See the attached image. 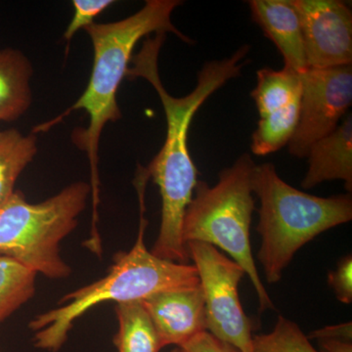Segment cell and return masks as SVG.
Listing matches in <instances>:
<instances>
[{
    "mask_svg": "<svg viewBox=\"0 0 352 352\" xmlns=\"http://www.w3.org/2000/svg\"><path fill=\"white\" fill-rule=\"evenodd\" d=\"M164 39V32H157L154 38L146 39L138 54L132 58L133 66L127 69L126 78L148 80L156 89L166 118L164 146L145 168L159 187L162 198L161 226L151 252L166 261L188 263V251L182 240V222L193 198L199 173L188 149L190 124L210 95L241 75L248 64L245 58L250 46L243 45L231 57L206 63L199 72L193 91L178 98L166 91L160 78L157 62Z\"/></svg>",
    "mask_w": 352,
    "mask_h": 352,
    "instance_id": "6da1fadb",
    "label": "cell"
},
{
    "mask_svg": "<svg viewBox=\"0 0 352 352\" xmlns=\"http://www.w3.org/2000/svg\"><path fill=\"white\" fill-rule=\"evenodd\" d=\"M147 180L144 175H138L136 178L141 217L135 244L131 251L116 254L105 277L67 294L60 300L59 307L38 315L30 322L29 328L36 333L34 346L36 349L59 351L66 344L75 322L102 303L142 302L162 292L200 285L194 264L157 258L146 247L148 222L144 217V195Z\"/></svg>",
    "mask_w": 352,
    "mask_h": 352,
    "instance_id": "7a4b0ae2",
    "label": "cell"
},
{
    "mask_svg": "<svg viewBox=\"0 0 352 352\" xmlns=\"http://www.w3.org/2000/svg\"><path fill=\"white\" fill-rule=\"evenodd\" d=\"M182 3L179 0H147L142 9L126 19L109 24L94 23L85 29L94 45V68L87 89L66 113L85 110L89 117V126L80 131L75 140L89 159L94 224L98 220L99 140L106 124L117 122L122 117L117 92L126 76L132 51L141 38L153 32H173L184 43H193L171 22V14Z\"/></svg>",
    "mask_w": 352,
    "mask_h": 352,
    "instance_id": "3957f363",
    "label": "cell"
},
{
    "mask_svg": "<svg viewBox=\"0 0 352 352\" xmlns=\"http://www.w3.org/2000/svg\"><path fill=\"white\" fill-rule=\"evenodd\" d=\"M252 183L261 203L256 231L261 242L256 258L270 284L282 279L303 245L352 219L351 194L310 195L285 182L272 164L254 166Z\"/></svg>",
    "mask_w": 352,
    "mask_h": 352,
    "instance_id": "277c9868",
    "label": "cell"
},
{
    "mask_svg": "<svg viewBox=\"0 0 352 352\" xmlns=\"http://www.w3.org/2000/svg\"><path fill=\"white\" fill-rule=\"evenodd\" d=\"M256 166L245 153L230 168L220 171L214 186L198 180L183 217L182 240L185 245L196 241L214 245L242 266L258 296L259 310L264 312L275 307L259 276L250 238Z\"/></svg>",
    "mask_w": 352,
    "mask_h": 352,
    "instance_id": "5b68a950",
    "label": "cell"
},
{
    "mask_svg": "<svg viewBox=\"0 0 352 352\" xmlns=\"http://www.w3.org/2000/svg\"><path fill=\"white\" fill-rule=\"evenodd\" d=\"M89 183L76 182L38 204L15 191L0 208V256L19 261L36 274L66 279L72 268L60 252L62 241L75 230L85 210Z\"/></svg>",
    "mask_w": 352,
    "mask_h": 352,
    "instance_id": "8992f818",
    "label": "cell"
},
{
    "mask_svg": "<svg viewBox=\"0 0 352 352\" xmlns=\"http://www.w3.org/2000/svg\"><path fill=\"white\" fill-rule=\"evenodd\" d=\"M186 247L205 295L207 332L241 352H254V322L245 314L239 296L245 275L242 266L207 243L194 241Z\"/></svg>",
    "mask_w": 352,
    "mask_h": 352,
    "instance_id": "52a82bcc",
    "label": "cell"
},
{
    "mask_svg": "<svg viewBox=\"0 0 352 352\" xmlns=\"http://www.w3.org/2000/svg\"><path fill=\"white\" fill-rule=\"evenodd\" d=\"M300 76V119L288 146L292 156L305 157L315 142L340 126L351 108L352 67L307 69Z\"/></svg>",
    "mask_w": 352,
    "mask_h": 352,
    "instance_id": "ba28073f",
    "label": "cell"
},
{
    "mask_svg": "<svg viewBox=\"0 0 352 352\" xmlns=\"http://www.w3.org/2000/svg\"><path fill=\"white\" fill-rule=\"evenodd\" d=\"M300 27L308 69L352 66V12L340 0H291Z\"/></svg>",
    "mask_w": 352,
    "mask_h": 352,
    "instance_id": "9c48e42d",
    "label": "cell"
},
{
    "mask_svg": "<svg viewBox=\"0 0 352 352\" xmlns=\"http://www.w3.org/2000/svg\"><path fill=\"white\" fill-rule=\"evenodd\" d=\"M252 91L259 113L254 141L270 151L288 145L300 119L302 80L300 74L287 68L258 69Z\"/></svg>",
    "mask_w": 352,
    "mask_h": 352,
    "instance_id": "30bf717a",
    "label": "cell"
},
{
    "mask_svg": "<svg viewBox=\"0 0 352 352\" xmlns=\"http://www.w3.org/2000/svg\"><path fill=\"white\" fill-rule=\"evenodd\" d=\"M151 320L162 347H182L207 332L205 295L201 284L170 289L141 302Z\"/></svg>",
    "mask_w": 352,
    "mask_h": 352,
    "instance_id": "8fae6325",
    "label": "cell"
},
{
    "mask_svg": "<svg viewBox=\"0 0 352 352\" xmlns=\"http://www.w3.org/2000/svg\"><path fill=\"white\" fill-rule=\"evenodd\" d=\"M252 20L276 45L284 68L302 74L308 69L300 18L291 0H251Z\"/></svg>",
    "mask_w": 352,
    "mask_h": 352,
    "instance_id": "7c38bea8",
    "label": "cell"
},
{
    "mask_svg": "<svg viewBox=\"0 0 352 352\" xmlns=\"http://www.w3.org/2000/svg\"><path fill=\"white\" fill-rule=\"evenodd\" d=\"M308 168L302 182L303 189L332 180H342L352 191V115L347 113L342 124L329 135L315 142L307 153Z\"/></svg>",
    "mask_w": 352,
    "mask_h": 352,
    "instance_id": "4fadbf2b",
    "label": "cell"
},
{
    "mask_svg": "<svg viewBox=\"0 0 352 352\" xmlns=\"http://www.w3.org/2000/svg\"><path fill=\"white\" fill-rule=\"evenodd\" d=\"M31 62L20 50H0V120L19 119L32 104Z\"/></svg>",
    "mask_w": 352,
    "mask_h": 352,
    "instance_id": "5bb4252c",
    "label": "cell"
},
{
    "mask_svg": "<svg viewBox=\"0 0 352 352\" xmlns=\"http://www.w3.org/2000/svg\"><path fill=\"white\" fill-rule=\"evenodd\" d=\"M115 310L119 327L113 344L118 352H160L163 349L141 302L118 303Z\"/></svg>",
    "mask_w": 352,
    "mask_h": 352,
    "instance_id": "9a60e30c",
    "label": "cell"
},
{
    "mask_svg": "<svg viewBox=\"0 0 352 352\" xmlns=\"http://www.w3.org/2000/svg\"><path fill=\"white\" fill-rule=\"evenodd\" d=\"M36 153L34 134L23 135L15 129L0 131V208L13 195L16 182Z\"/></svg>",
    "mask_w": 352,
    "mask_h": 352,
    "instance_id": "2e32d148",
    "label": "cell"
},
{
    "mask_svg": "<svg viewBox=\"0 0 352 352\" xmlns=\"http://www.w3.org/2000/svg\"><path fill=\"white\" fill-rule=\"evenodd\" d=\"M36 275L19 261L0 256V324L34 298Z\"/></svg>",
    "mask_w": 352,
    "mask_h": 352,
    "instance_id": "e0dca14e",
    "label": "cell"
},
{
    "mask_svg": "<svg viewBox=\"0 0 352 352\" xmlns=\"http://www.w3.org/2000/svg\"><path fill=\"white\" fill-rule=\"evenodd\" d=\"M254 352H320L296 322L279 316L270 333L254 335Z\"/></svg>",
    "mask_w": 352,
    "mask_h": 352,
    "instance_id": "ac0fdd59",
    "label": "cell"
},
{
    "mask_svg": "<svg viewBox=\"0 0 352 352\" xmlns=\"http://www.w3.org/2000/svg\"><path fill=\"white\" fill-rule=\"evenodd\" d=\"M113 3V0H74L75 12L64 32V38L69 41L80 30L94 25L95 18Z\"/></svg>",
    "mask_w": 352,
    "mask_h": 352,
    "instance_id": "d6986e66",
    "label": "cell"
},
{
    "mask_svg": "<svg viewBox=\"0 0 352 352\" xmlns=\"http://www.w3.org/2000/svg\"><path fill=\"white\" fill-rule=\"evenodd\" d=\"M328 283L338 300L344 305L352 302V256L347 254L328 275Z\"/></svg>",
    "mask_w": 352,
    "mask_h": 352,
    "instance_id": "ffe728a7",
    "label": "cell"
},
{
    "mask_svg": "<svg viewBox=\"0 0 352 352\" xmlns=\"http://www.w3.org/2000/svg\"><path fill=\"white\" fill-rule=\"evenodd\" d=\"M179 349L183 352H241L236 347L217 339L208 332L196 336Z\"/></svg>",
    "mask_w": 352,
    "mask_h": 352,
    "instance_id": "44dd1931",
    "label": "cell"
},
{
    "mask_svg": "<svg viewBox=\"0 0 352 352\" xmlns=\"http://www.w3.org/2000/svg\"><path fill=\"white\" fill-rule=\"evenodd\" d=\"M307 336L310 340L323 339L352 340V324L351 322H346L338 325L326 326Z\"/></svg>",
    "mask_w": 352,
    "mask_h": 352,
    "instance_id": "7402d4cb",
    "label": "cell"
},
{
    "mask_svg": "<svg viewBox=\"0 0 352 352\" xmlns=\"http://www.w3.org/2000/svg\"><path fill=\"white\" fill-rule=\"evenodd\" d=\"M317 342L320 352H352V340L323 339Z\"/></svg>",
    "mask_w": 352,
    "mask_h": 352,
    "instance_id": "603a6c76",
    "label": "cell"
},
{
    "mask_svg": "<svg viewBox=\"0 0 352 352\" xmlns=\"http://www.w3.org/2000/svg\"><path fill=\"white\" fill-rule=\"evenodd\" d=\"M170 352H183L182 349H179V347H175V349H173Z\"/></svg>",
    "mask_w": 352,
    "mask_h": 352,
    "instance_id": "cb8c5ba5",
    "label": "cell"
}]
</instances>
